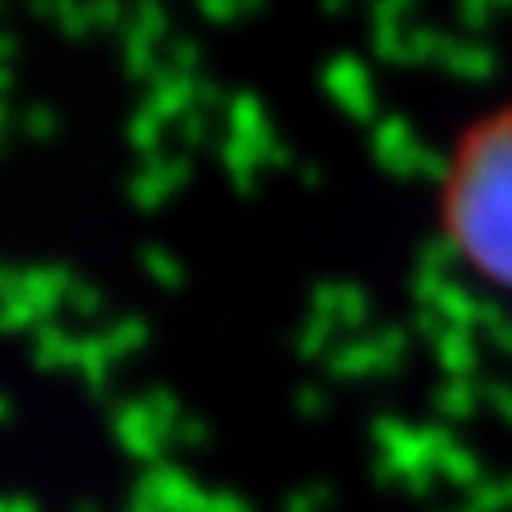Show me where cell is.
<instances>
[{
  "mask_svg": "<svg viewBox=\"0 0 512 512\" xmlns=\"http://www.w3.org/2000/svg\"><path fill=\"white\" fill-rule=\"evenodd\" d=\"M440 222L456 259L512 295V105L472 121L440 182Z\"/></svg>",
  "mask_w": 512,
  "mask_h": 512,
  "instance_id": "cell-1",
  "label": "cell"
}]
</instances>
